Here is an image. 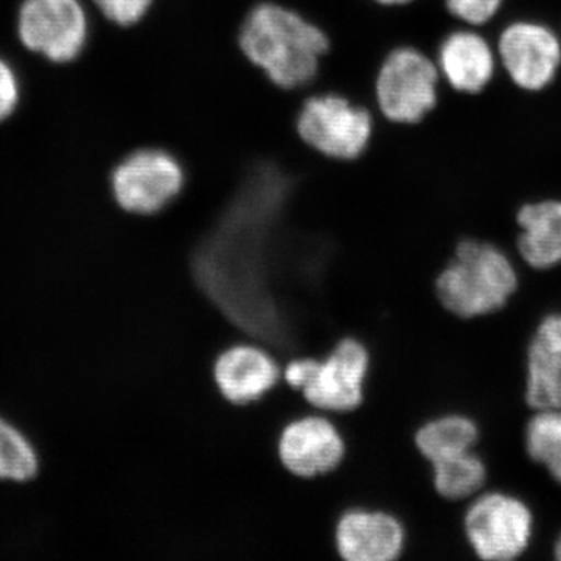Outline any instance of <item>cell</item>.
Segmentation results:
<instances>
[{"instance_id":"cell-7","label":"cell","mask_w":561,"mask_h":561,"mask_svg":"<svg viewBox=\"0 0 561 561\" xmlns=\"http://www.w3.org/2000/svg\"><path fill=\"white\" fill-rule=\"evenodd\" d=\"M535 518L522 497L502 491L479 493L461 515L465 542L478 559L511 561L529 549Z\"/></svg>"},{"instance_id":"cell-6","label":"cell","mask_w":561,"mask_h":561,"mask_svg":"<svg viewBox=\"0 0 561 561\" xmlns=\"http://www.w3.org/2000/svg\"><path fill=\"white\" fill-rule=\"evenodd\" d=\"M187 171L179 154L158 144L135 147L111 172V194L128 216H160L179 201Z\"/></svg>"},{"instance_id":"cell-20","label":"cell","mask_w":561,"mask_h":561,"mask_svg":"<svg viewBox=\"0 0 561 561\" xmlns=\"http://www.w3.org/2000/svg\"><path fill=\"white\" fill-rule=\"evenodd\" d=\"M92 2L111 24L131 31L147 20L157 0H92Z\"/></svg>"},{"instance_id":"cell-1","label":"cell","mask_w":561,"mask_h":561,"mask_svg":"<svg viewBox=\"0 0 561 561\" xmlns=\"http://www.w3.org/2000/svg\"><path fill=\"white\" fill-rule=\"evenodd\" d=\"M239 49L265 79L284 91L311 90L330 36L301 11L276 0L254 3L238 33Z\"/></svg>"},{"instance_id":"cell-4","label":"cell","mask_w":561,"mask_h":561,"mask_svg":"<svg viewBox=\"0 0 561 561\" xmlns=\"http://www.w3.org/2000/svg\"><path fill=\"white\" fill-rule=\"evenodd\" d=\"M443 80L434 55L402 44L382 58L373 83V108L382 121L416 125L440 102Z\"/></svg>"},{"instance_id":"cell-10","label":"cell","mask_w":561,"mask_h":561,"mask_svg":"<svg viewBox=\"0 0 561 561\" xmlns=\"http://www.w3.org/2000/svg\"><path fill=\"white\" fill-rule=\"evenodd\" d=\"M276 449L280 465L290 474L313 479L330 474L342 463L346 445L330 415L311 412L283 427Z\"/></svg>"},{"instance_id":"cell-5","label":"cell","mask_w":561,"mask_h":561,"mask_svg":"<svg viewBox=\"0 0 561 561\" xmlns=\"http://www.w3.org/2000/svg\"><path fill=\"white\" fill-rule=\"evenodd\" d=\"M378 113L337 91H312L302 99L295 130L308 149L334 161H353L370 146Z\"/></svg>"},{"instance_id":"cell-13","label":"cell","mask_w":561,"mask_h":561,"mask_svg":"<svg viewBox=\"0 0 561 561\" xmlns=\"http://www.w3.org/2000/svg\"><path fill=\"white\" fill-rule=\"evenodd\" d=\"M405 527L393 513L350 508L335 524V549L342 561H400Z\"/></svg>"},{"instance_id":"cell-19","label":"cell","mask_w":561,"mask_h":561,"mask_svg":"<svg viewBox=\"0 0 561 561\" xmlns=\"http://www.w3.org/2000/svg\"><path fill=\"white\" fill-rule=\"evenodd\" d=\"M39 471L38 454L28 438L0 419V481L28 482Z\"/></svg>"},{"instance_id":"cell-21","label":"cell","mask_w":561,"mask_h":561,"mask_svg":"<svg viewBox=\"0 0 561 561\" xmlns=\"http://www.w3.org/2000/svg\"><path fill=\"white\" fill-rule=\"evenodd\" d=\"M454 21L468 27H483L500 13L504 0H443Z\"/></svg>"},{"instance_id":"cell-8","label":"cell","mask_w":561,"mask_h":561,"mask_svg":"<svg viewBox=\"0 0 561 561\" xmlns=\"http://www.w3.org/2000/svg\"><path fill=\"white\" fill-rule=\"evenodd\" d=\"M16 31L25 49L65 65L80 57L90 24L80 0H22Z\"/></svg>"},{"instance_id":"cell-22","label":"cell","mask_w":561,"mask_h":561,"mask_svg":"<svg viewBox=\"0 0 561 561\" xmlns=\"http://www.w3.org/2000/svg\"><path fill=\"white\" fill-rule=\"evenodd\" d=\"M21 99L20 79L10 62L0 58V122L9 119Z\"/></svg>"},{"instance_id":"cell-15","label":"cell","mask_w":561,"mask_h":561,"mask_svg":"<svg viewBox=\"0 0 561 561\" xmlns=\"http://www.w3.org/2000/svg\"><path fill=\"white\" fill-rule=\"evenodd\" d=\"M519 256L534 271H552L561 265V201L526 203L516 214Z\"/></svg>"},{"instance_id":"cell-16","label":"cell","mask_w":561,"mask_h":561,"mask_svg":"<svg viewBox=\"0 0 561 561\" xmlns=\"http://www.w3.org/2000/svg\"><path fill=\"white\" fill-rule=\"evenodd\" d=\"M481 440V426L468 413L449 411L424 421L413 442L430 463L472 451Z\"/></svg>"},{"instance_id":"cell-2","label":"cell","mask_w":561,"mask_h":561,"mask_svg":"<svg viewBox=\"0 0 561 561\" xmlns=\"http://www.w3.org/2000/svg\"><path fill=\"white\" fill-rule=\"evenodd\" d=\"M519 287L508 254L494 243L461 236L434 280L435 298L453 319L471 321L502 311Z\"/></svg>"},{"instance_id":"cell-17","label":"cell","mask_w":561,"mask_h":561,"mask_svg":"<svg viewBox=\"0 0 561 561\" xmlns=\"http://www.w3.org/2000/svg\"><path fill=\"white\" fill-rule=\"evenodd\" d=\"M431 468L435 493L454 504L478 496L489 479V468L476 449L434 461Z\"/></svg>"},{"instance_id":"cell-9","label":"cell","mask_w":561,"mask_h":561,"mask_svg":"<svg viewBox=\"0 0 561 561\" xmlns=\"http://www.w3.org/2000/svg\"><path fill=\"white\" fill-rule=\"evenodd\" d=\"M497 60L519 90H546L559 76L561 41L549 25L515 21L497 36Z\"/></svg>"},{"instance_id":"cell-11","label":"cell","mask_w":561,"mask_h":561,"mask_svg":"<svg viewBox=\"0 0 561 561\" xmlns=\"http://www.w3.org/2000/svg\"><path fill=\"white\" fill-rule=\"evenodd\" d=\"M213 376L225 401L249 405L278 386L283 367L275 354L260 343L238 342L217 354Z\"/></svg>"},{"instance_id":"cell-12","label":"cell","mask_w":561,"mask_h":561,"mask_svg":"<svg viewBox=\"0 0 561 561\" xmlns=\"http://www.w3.org/2000/svg\"><path fill=\"white\" fill-rule=\"evenodd\" d=\"M443 84L456 94L476 98L496 76L497 55L476 27L457 24L445 33L434 50Z\"/></svg>"},{"instance_id":"cell-24","label":"cell","mask_w":561,"mask_h":561,"mask_svg":"<svg viewBox=\"0 0 561 561\" xmlns=\"http://www.w3.org/2000/svg\"><path fill=\"white\" fill-rule=\"evenodd\" d=\"M553 556H556L557 560L561 561V531L559 537H557L556 542H553Z\"/></svg>"},{"instance_id":"cell-23","label":"cell","mask_w":561,"mask_h":561,"mask_svg":"<svg viewBox=\"0 0 561 561\" xmlns=\"http://www.w3.org/2000/svg\"><path fill=\"white\" fill-rule=\"evenodd\" d=\"M371 2L378 3L381 7H402L411 3L412 0H371Z\"/></svg>"},{"instance_id":"cell-14","label":"cell","mask_w":561,"mask_h":561,"mask_svg":"<svg viewBox=\"0 0 561 561\" xmlns=\"http://www.w3.org/2000/svg\"><path fill=\"white\" fill-rule=\"evenodd\" d=\"M526 402L534 411L561 408V312L535 328L526 354Z\"/></svg>"},{"instance_id":"cell-3","label":"cell","mask_w":561,"mask_h":561,"mask_svg":"<svg viewBox=\"0 0 561 561\" xmlns=\"http://www.w3.org/2000/svg\"><path fill=\"white\" fill-rule=\"evenodd\" d=\"M370 351L356 337H343L323 357L300 356L284 362L280 382L301 391L316 412L327 415L356 411L364 401Z\"/></svg>"},{"instance_id":"cell-18","label":"cell","mask_w":561,"mask_h":561,"mask_svg":"<svg viewBox=\"0 0 561 561\" xmlns=\"http://www.w3.org/2000/svg\"><path fill=\"white\" fill-rule=\"evenodd\" d=\"M527 456L561 485V408L535 411L524 430Z\"/></svg>"}]
</instances>
